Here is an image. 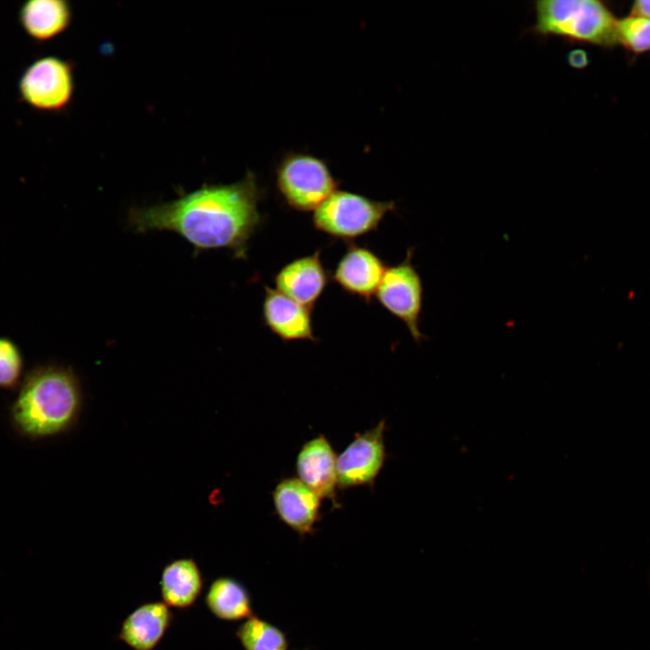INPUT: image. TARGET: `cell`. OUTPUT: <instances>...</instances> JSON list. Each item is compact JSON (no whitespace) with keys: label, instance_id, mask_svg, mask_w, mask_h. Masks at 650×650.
Masks as SVG:
<instances>
[{"label":"cell","instance_id":"3957f363","mask_svg":"<svg viewBox=\"0 0 650 650\" xmlns=\"http://www.w3.org/2000/svg\"><path fill=\"white\" fill-rule=\"evenodd\" d=\"M535 22L529 32L571 42L612 47L618 43V19L598 0H540L534 4Z\"/></svg>","mask_w":650,"mask_h":650},{"label":"cell","instance_id":"5bb4252c","mask_svg":"<svg viewBox=\"0 0 650 650\" xmlns=\"http://www.w3.org/2000/svg\"><path fill=\"white\" fill-rule=\"evenodd\" d=\"M337 458L325 436L308 441L297 455L298 478L320 498L333 500L338 487Z\"/></svg>","mask_w":650,"mask_h":650},{"label":"cell","instance_id":"2e32d148","mask_svg":"<svg viewBox=\"0 0 650 650\" xmlns=\"http://www.w3.org/2000/svg\"><path fill=\"white\" fill-rule=\"evenodd\" d=\"M71 20V6L64 0H30L18 11L21 28L38 43L49 42L64 32Z\"/></svg>","mask_w":650,"mask_h":650},{"label":"cell","instance_id":"8992f818","mask_svg":"<svg viewBox=\"0 0 650 650\" xmlns=\"http://www.w3.org/2000/svg\"><path fill=\"white\" fill-rule=\"evenodd\" d=\"M275 178L285 203L301 212L314 211L338 187L325 162L306 153H288L278 165Z\"/></svg>","mask_w":650,"mask_h":650},{"label":"cell","instance_id":"7a4b0ae2","mask_svg":"<svg viewBox=\"0 0 650 650\" xmlns=\"http://www.w3.org/2000/svg\"><path fill=\"white\" fill-rule=\"evenodd\" d=\"M82 407V388L74 370L46 363L24 375L9 407V419L18 435L38 441L70 431Z\"/></svg>","mask_w":650,"mask_h":650},{"label":"cell","instance_id":"30bf717a","mask_svg":"<svg viewBox=\"0 0 650 650\" xmlns=\"http://www.w3.org/2000/svg\"><path fill=\"white\" fill-rule=\"evenodd\" d=\"M330 280L320 249L288 262L274 276L276 290L311 309L323 294Z\"/></svg>","mask_w":650,"mask_h":650},{"label":"cell","instance_id":"8fae6325","mask_svg":"<svg viewBox=\"0 0 650 650\" xmlns=\"http://www.w3.org/2000/svg\"><path fill=\"white\" fill-rule=\"evenodd\" d=\"M311 310L278 290L265 286L263 320L268 330L283 341H318L313 330Z\"/></svg>","mask_w":650,"mask_h":650},{"label":"cell","instance_id":"6da1fadb","mask_svg":"<svg viewBox=\"0 0 650 650\" xmlns=\"http://www.w3.org/2000/svg\"><path fill=\"white\" fill-rule=\"evenodd\" d=\"M262 195L255 174L248 172L234 183L204 185L168 202L132 208L127 223L137 233L174 232L196 253L224 248L246 259L249 241L262 224Z\"/></svg>","mask_w":650,"mask_h":650},{"label":"cell","instance_id":"7c38bea8","mask_svg":"<svg viewBox=\"0 0 650 650\" xmlns=\"http://www.w3.org/2000/svg\"><path fill=\"white\" fill-rule=\"evenodd\" d=\"M173 621L174 614L164 602L145 601L123 619L116 639L132 650H155Z\"/></svg>","mask_w":650,"mask_h":650},{"label":"cell","instance_id":"e0dca14e","mask_svg":"<svg viewBox=\"0 0 650 650\" xmlns=\"http://www.w3.org/2000/svg\"><path fill=\"white\" fill-rule=\"evenodd\" d=\"M204 604L216 618L227 622L246 620L254 615L248 588L232 576H218L209 585Z\"/></svg>","mask_w":650,"mask_h":650},{"label":"cell","instance_id":"ffe728a7","mask_svg":"<svg viewBox=\"0 0 650 650\" xmlns=\"http://www.w3.org/2000/svg\"><path fill=\"white\" fill-rule=\"evenodd\" d=\"M24 359L19 346L10 338L0 336V389L18 388L24 375Z\"/></svg>","mask_w":650,"mask_h":650},{"label":"cell","instance_id":"7402d4cb","mask_svg":"<svg viewBox=\"0 0 650 650\" xmlns=\"http://www.w3.org/2000/svg\"><path fill=\"white\" fill-rule=\"evenodd\" d=\"M568 60L571 66L581 69L587 66L589 59L587 53L581 50H576L569 54Z\"/></svg>","mask_w":650,"mask_h":650},{"label":"cell","instance_id":"ba28073f","mask_svg":"<svg viewBox=\"0 0 650 650\" xmlns=\"http://www.w3.org/2000/svg\"><path fill=\"white\" fill-rule=\"evenodd\" d=\"M385 422L356 434L354 440L337 458L338 487L348 488L372 485L385 460L384 434Z\"/></svg>","mask_w":650,"mask_h":650},{"label":"cell","instance_id":"44dd1931","mask_svg":"<svg viewBox=\"0 0 650 650\" xmlns=\"http://www.w3.org/2000/svg\"><path fill=\"white\" fill-rule=\"evenodd\" d=\"M630 14L650 20V0H638L634 2L631 6Z\"/></svg>","mask_w":650,"mask_h":650},{"label":"cell","instance_id":"9c48e42d","mask_svg":"<svg viewBox=\"0 0 650 650\" xmlns=\"http://www.w3.org/2000/svg\"><path fill=\"white\" fill-rule=\"evenodd\" d=\"M386 266L372 249L351 242L336 265L330 279L345 292L370 303Z\"/></svg>","mask_w":650,"mask_h":650},{"label":"cell","instance_id":"d6986e66","mask_svg":"<svg viewBox=\"0 0 650 650\" xmlns=\"http://www.w3.org/2000/svg\"><path fill=\"white\" fill-rule=\"evenodd\" d=\"M616 34L618 43L634 53L650 51V20L647 18L629 14L618 20Z\"/></svg>","mask_w":650,"mask_h":650},{"label":"cell","instance_id":"ac0fdd59","mask_svg":"<svg viewBox=\"0 0 650 650\" xmlns=\"http://www.w3.org/2000/svg\"><path fill=\"white\" fill-rule=\"evenodd\" d=\"M234 634L243 650H291L287 633L255 614L244 620Z\"/></svg>","mask_w":650,"mask_h":650},{"label":"cell","instance_id":"277c9868","mask_svg":"<svg viewBox=\"0 0 650 650\" xmlns=\"http://www.w3.org/2000/svg\"><path fill=\"white\" fill-rule=\"evenodd\" d=\"M394 201H378L348 190H335L314 211L312 225L328 237L351 243L378 228L395 210Z\"/></svg>","mask_w":650,"mask_h":650},{"label":"cell","instance_id":"9a60e30c","mask_svg":"<svg viewBox=\"0 0 650 650\" xmlns=\"http://www.w3.org/2000/svg\"><path fill=\"white\" fill-rule=\"evenodd\" d=\"M205 579L192 557H181L167 562L161 571L159 590L162 602L170 608L185 610L200 598Z\"/></svg>","mask_w":650,"mask_h":650},{"label":"cell","instance_id":"4fadbf2b","mask_svg":"<svg viewBox=\"0 0 650 650\" xmlns=\"http://www.w3.org/2000/svg\"><path fill=\"white\" fill-rule=\"evenodd\" d=\"M320 499L296 478L281 480L273 491V502L279 519L301 537L314 533L320 518Z\"/></svg>","mask_w":650,"mask_h":650},{"label":"cell","instance_id":"52a82bcc","mask_svg":"<svg viewBox=\"0 0 650 650\" xmlns=\"http://www.w3.org/2000/svg\"><path fill=\"white\" fill-rule=\"evenodd\" d=\"M414 247L406 251L398 264L386 266L375 297L379 304L406 327L416 343L424 340L420 329L423 285L413 264Z\"/></svg>","mask_w":650,"mask_h":650},{"label":"cell","instance_id":"5b68a950","mask_svg":"<svg viewBox=\"0 0 650 650\" xmlns=\"http://www.w3.org/2000/svg\"><path fill=\"white\" fill-rule=\"evenodd\" d=\"M17 89L20 100L32 109L42 113L64 111L75 92L74 66L58 56L39 57L23 70Z\"/></svg>","mask_w":650,"mask_h":650}]
</instances>
